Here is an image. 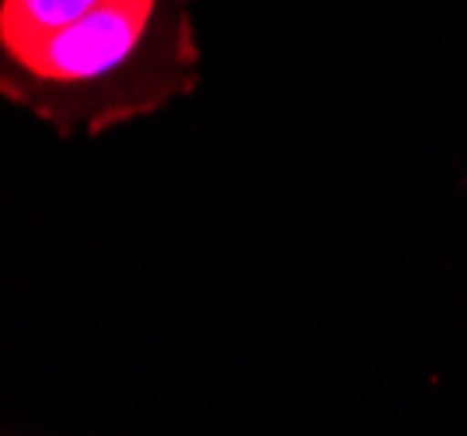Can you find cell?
Returning <instances> with one entry per match:
<instances>
[{
	"label": "cell",
	"instance_id": "cell-1",
	"mask_svg": "<svg viewBox=\"0 0 467 436\" xmlns=\"http://www.w3.org/2000/svg\"><path fill=\"white\" fill-rule=\"evenodd\" d=\"M199 0H109L57 32L0 42V95L59 140L150 119L202 84Z\"/></svg>",
	"mask_w": 467,
	"mask_h": 436
},
{
	"label": "cell",
	"instance_id": "cell-2",
	"mask_svg": "<svg viewBox=\"0 0 467 436\" xmlns=\"http://www.w3.org/2000/svg\"><path fill=\"white\" fill-rule=\"evenodd\" d=\"M109 0H0V42L32 39L57 32L98 11Z\"/></svg>",
	"mask_w": 467,
	"mask_h": 436
}]
</instances>
